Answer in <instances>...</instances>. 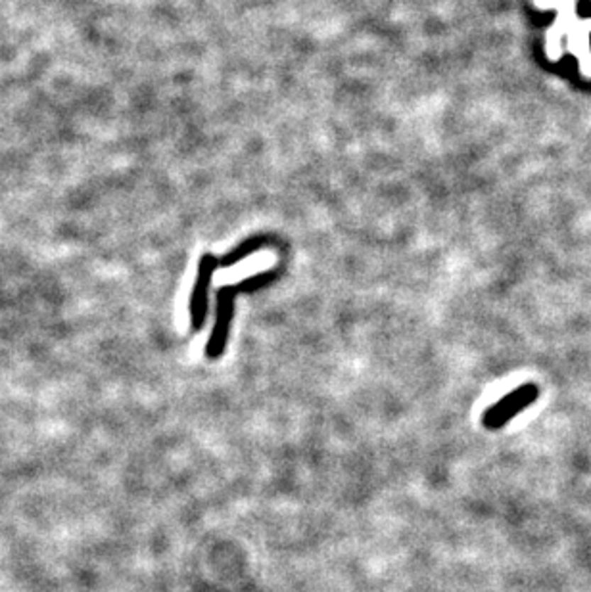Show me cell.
Instances as JSON below:
<instances>
[{
	"mask_svg": "<svg viewBox=\"0 0 591 592\" xmlns=\"http://www.w3.org/2000/svg\"><path fill=\"white\" fill-rule=\"evenodd\" d=\"M538 387L534 386V384H524V386L517 387L514 391L507 393L505 397H501L495 405L486 408L484 416H482V425L486 430H490V432L501 430L503 425L509 424L513 418H517L524 408L534 405L536 399H538Z\"/></svg>",
	"mask_w": 591,
	"mask_h": 592,
	"instance_id": "obj_1",
	"label": "cell"
},
{
	"mask_svg": "<svg viewBox=\"0 0 591 592\" xmlns=\"http://www.w3.org/2000/svg\"><path fill=\"white\" fill-rule=\"evenodd\" d=\"M233 294L228 290H223L217 296V315H215V324L209 335L208 345H206V354L209 359H219L225 353L227 347L228 334H231V322H233Z\"/></svg>",
	"mask_w": 591,
	"mask_h": 592,
	"instance_id": "obj_2",
	"label": "cell"
},
{
	"mask_svg": "<svg viewBox=\"0 0 591 592\" xmlns=\"http://www.w3.org/2000/svg\"><path fill=\"white\" fill-rule=\"evenodd\" d=\"M211 272H214V257L206 255L200 261V271H198L192 299H190V318H192V326L196 330H200L204 326L206 316H208V294L209 284H211Z\"/></svg>",
	"mask_w": 591,
	"mask_h": 592,
	"instance_id": "obj_3",
	"label": "cell"
}]
</instances>
